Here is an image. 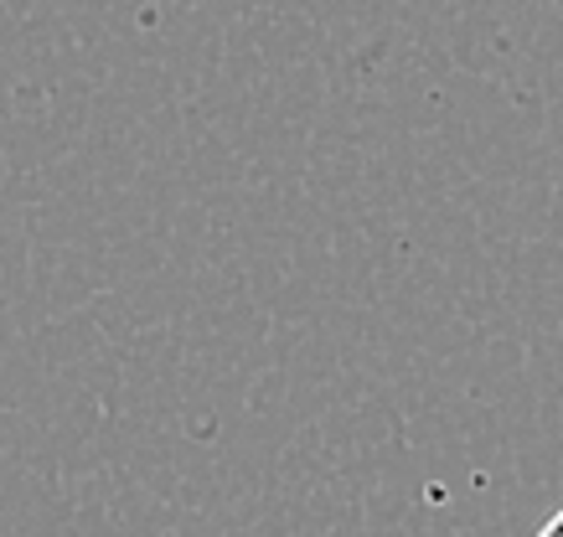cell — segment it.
Wrapping results in <instances>:
<instances>
[{"mask_svg": "<svg viewBox=\"0 0 563 537\" xmlns=\"http://www.w3.org/2000/svg\"><path fill=\"white\" fill-rule=\"evenodd\" d=\"M532 537H563V506H559V512H553V517H548V522H543V527H538V533H532Z\"/></svg>", "mask_w": 563, "mask_h": 537, "instance_id": "cell-1", "label": "cell"}]
</instances>
